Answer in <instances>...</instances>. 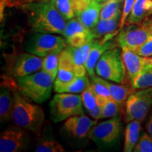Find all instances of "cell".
<instances>
[{
  "label": "cell",
  "mask_w": 152,
  "mask_h": 152,
  "mask_svg": "<svg viewBox=\"0 0 152 152\" xmlns=\"http://www.w3.org/2000/svg\"><path fill=\"white\" fill-rule=\"evenodd\" d=\"M55 7L66 20H71L75 16L71 0H52Z\"/></svg>",
  "instance_id": "obj_28"
},
{
  "label": "cell",
  "mask_w": 152,
  "mask_h": 152,
  "mask_svg": "<svg viewBox=\"0 0 152 152\" xmlns=\"http://www.w3.org/2000/svg\"><path fill=\"white\" fill-rule=\"evenodd\" d=\"M124 0H108L103 3L99 19L106 20L111 18L121 11V7Z\"/></svg>",
  "instance_id": "obj_27"
},
{
  "label": "cell",
  "mask_w": 152,
  "mask_h": 152,
  "mask_svg": "<svg viewBox=\"0 0 152 152\" xmlns=\"http://www.w3.org/2000/svg\"><path fill=\"white\" fill-rule=\"evenodd\" d=\"M115 46H116V45L112 41V39L104 43L102 42L99 39H94L93 40L88 58H87L86 65H85V68H86L87 72L89 74V75L91 77L94 75V71L96 63L100 58V57L102 56V54L107 50L115 48Z\"/></svg>",
  "instance_id": "obj_17"
},
{
  "label": "cell",
  "mask_w": 152,
  "mask_h": 152,
  "mask_svg": "<svg viewBox=\"0 0 152 152\" xmlns=\"http://www.w3.org/2000/svg\"><path fill=\"white\" fill-rule=\"evenodd\" d=\"M133 151L152 152V137L147 132H144L142 134Z\"/></svg>",
  "instance_id": "obj_31"
},
{
  "label": "cell",
  "mask_w": 152,
  "mask_h": 152,
  "mask_svg": "<svg viewBox=\"0 0 152 152\" xmlns=\"http://www.w3.org/2000/svg\"><path fill=\"white\" fill-rule=\"evenodd\" d=\"M102 108L100 106L97 105L94 109L92 110H90V111H87L88 113L90 114L91 116L94 118V119L98 120L101 118V115H102Z\"/></svg>",
  "instance_id": "obj_36"
},
{
  "label": "cell",
  "mask_w": 152,
  "mask_h": 152,
  "mask_svg": "<svg viewBox=\"0 0 152 152\" xmlns=\"http://www.w3.org/2000/svg\"><path fill=\"white\" fill-rule=\"evenodd\" d=\"M82 100H83V105L87 109V111L92 110L97 106L96 101V94H94V92L91 88L90 83L82 94Z\"/></svg>",
  "instance_id": "obj_30"
},
{
  "label": "cell",
  "mask_w": 152,
  "mask_h": 152,
  "mask_svg": "<svg viewBox=\"0 0 152 152\" xmlns=\"http://www.w3.org/2000/svg\"><path fill=\"white\" fill-rule=\"evenodd\" d=\"M152 15V0H135L127 25L140 23Z\"/></svg>",
  "instance_id": "obj_20"
},
{
  "label": "cell",
  "mask_w": 152,
  "mask_h": 152,
  "mask_svg": "<svg viewBox=\"0 0 152 152\" xmlns=\"http://www.w3.org/2000/svg\"><path fill=\"white\" fill-rule=\"evenodd\" d=\"M54 79L45 71L17 77L18 90L37 104L45 102L52 94Z\"/></svg>",
  "instance_id": "obj_3"
},
{
  "label": "cell",
  "mask_w": 152,
  "mask_h": 152,
  "mask_svg": "<svg viewBox=\"0 0 152 152\" xmlns=\"http://www.w3.org/2000/svg\"><path fill=\"white\" fill-rule=\"evenodd\" d=\"M141 130V122L132 121L129 122L125 130V140L123 151L131 152L134 150L139 139Z\"/></svg>",
  "instance_id": "obj_22"
},
{
  "label": "cell",
  "mask_w": 152,
  "mask_h": 152,
  "mask_svg": "<svg viewBox=\"0 0 152 152\" xmlns=\"http://www.w3.org/2000/svg\"><path fill=\"white\" fill-rule=\"evenodd\" d=\"M96 1H99V2H100V3H104V2H105V1H108V0H96Z\"/></svg>",
  "instance_id": "obj_40"
},
{
  "label": "cell",
  "mask_w": 152,
  "mask_h": 152,
  "mask_svg": "<svg viewBox=\"0 0 152 152\" xmlns=\"http://www.w3.org/2000/svg\"><path fill=\"white\" fill-rule=\"evenodd\" d=\"M102 81L104 85L109 89L111 99L114 102L118 104L121 108L123 107L124 104L126 102V100L129 95L130 94L131 90L130 87L126 85H118L112 84L109 83L102 77Z\"/></svg>",
  "instance_id": "obj_24"
},
{
  "label": "cell",
  "mask_w": 152,
  "mask_h": 152,
  "mask_svg": "<svg viewBox=\"0 0 152 152\" xmlns=\"http://www.w3.org/2000/svg\"><path fill=\"white\" fill-rule=\"evenodd\" d=\"M29 141L28 130L17 125L10 126L3 131L0 136V151H21L28 147Z\"/></svg>",
  "instance_id": "obj_10"
},
{
  "label": "cell",
  "mask_w": 152,
  "mask_h": 152,
  "mask_svg": "<svg viewBox=\"0 0 152 152\" xmlns=\"http://www.w3.org/2000/svg\"><path fill=\"white\" fill-rule=\"evenodd\" d=\"M121 109V108L120 107L116 102H114L112 99H110L108 100L105 105L102 107L101 118H113L117 116Z\"/></svg>",
  "instance_id": "obj_32"
},
{
  "label": "cell",
  "mask_w": 152,
  "mask_h": 152,
  "mask_svg": "<svg viewBox=\"0 0 152 152\" xmlns=\"http://www.w3.org/2000/svg\"><path fill=\"white\" fill-rule=\"evenodd\" d=\"M91 0H71L72 5L75 16H78L83 11L88 7Z\"/></svg>",
  "instance_id": "obj_35"
},
{
  "label": "cell",
  "mask_w": 152,
  "mask_h": 152,
  "mask_svg": "<svg viewBox=\"0 0 152 152\" xmlns=\"http://www.w3.org/2000/svg\"><path fill=\"white\" fill-rule=\"evenodd\" d=\"M152 34V18H147L140 23L127 25L119 32L117 43L121 48L135 51Z\"/></svg>",
  "instance_id": "obj_6"
},
{
  "label": "cell",
  "mask_w": 152,
  "mask_h": 152,
  "mask_svg": "<svg viewBox=\"0 0 152 152\" xmlns=\"http://www.w3.org/2000/svg\"><path fill=\"white\" fill-rule=\"evenodd\" d=\"M77 76L74 73L73 57L69 50L66 47L59 54L58 74L54 85L55 92H61L64 87L69 84Z\"/></svg>",
  "instance_id": "obj_13"
},
{
  "label": "cell",
  "mask_w": 152,
  "mask_h": 152,
  "mask_svg": "<svg viewBox=\"0 0 152 152\" xmlns=\"http://www.w3.org/2000/svg\"><path fill=\"white\" fill-rule=\"evenodd\" d=\"M121 132V119L117 115L95 125L90 138L98 147H110L118 140Z\"/></svg>",
  "instance_id": "obj_9"
},
{
  "label": "cell",
  "mask_w": 152,
  "mask_h": 152,
  "mask_svg": "<svg viewBox=\"0 0 152 152\" xmlns=\"http://www.w3.org/2000/svg\"><path fill=\"white\" fill-rule=\"evenodd\" d=\"M49 1V0H16L18 3H21L23 4L26 3H30V2H35V1Z\"/></svg>",
  "instance_id": "obj_39"
},
{
  "label": "cell",
  "mask_w": 152,
  "mask_h": 152,
  "mask_svg": "<svg viewBox=\"0 0 152 152\" xmlns=\"http://www.w3.org/2000/svg\"><path fill=\"white\" fill-rule=\"evenodd\" d=\"M13 121L15 125L39 135L45 121V112L39 105L30 102L18 90L14 92Z\"/></svg>",
  "instance_id": "obj_2"
},
{
  "label": "cell",
  "mask_w": 152,
  "mask_h": 152,
  "mask_svg": "<svg viewBox=\"0 0 152 152\" xmlns=\"http://www.w3.org/2000/svg\"><path fill=\"white\" fill-rule=\"evenodd\" d=\"M151 106L152 87L131 93L125 102V121L142 122L147 117Z\"/></svg>",
  "instance_id": "obj_8"
},
{
  "label": "cell",
  "mask_w": 152,
  "mask_h": 152,
  "mask_svg": "<svg viewBox=\"0 0 152 152\" xmlns=\"http://www.w3.org/2000/svg\"><path fill=\"white\" fill-rule=\"evenodd\" d=\"M146 130L147 132L152 137V111L150 113L149 118L147 121V124H146Z\"/></svg>",
  "instance_id": "obj_38"
},
{
  "label": "cell",
  "mask_w": 152,
  "mask_h": 152,
  "mask_svg": "<svg viewBox=\"0 0 152 152\" xmlns=\"http://www.w3.org/2000/svg\"><path fill=\"white\" fill-rule=\"evenodd\" d=\"M59 54H60L54 53V54L47 55L43 58L42 69L43 71L49 74L54 79L56 78L57 74H58Z\"/></svg>",
  "instance_id": "obj_25"
},
{
  "label": "cell",
  "mask_w": 152,
  "mask_h": 152,
  "mask_svg": "<svg viewBox=\"0 0 152 152\" xmlns=\"http://www.w3.org/2000/svg\"><path fill=\"white\" fill-rule=\"evenodd\" d=\"M82 103V95L72 93L56 94L49 104L51 119L58 123L73 115H83Z\"/></svg>",
  "instance_id": "obj_5"
},
{
  "label": "cell",
  "mask_w": 152,
  "mask_h": 152,
  "mask_svg": "<svg viewBox=\"0 0 152 152\" xmlns=\"http://www.w3.org/2000/svg\"><path fill=\"white\" fill-rule=\"evenodd\" d=\"M95 71L102 78L118 83H123L126 70L120 49L115 47L104 52L96 63Z\"/></svg>",
  "instance_id": "obj_4"
},
{
  "label": "cell",
  "mask_w": 152,
  "mask_h": 152,
  "mask_svg": "<svg viewBox=\"0 0 152 152\" xmlns=\"http://www.w3.org/2000/svg\"><path fill=\"white\" fill-rule=\"evenodd\" d=\"M14 97L11 96L9 87L1 85L0 91V121L5 123L13 119Z\"/></svg>",
  "instance_id": "obj_21"
},
{
  "label": "cell",
  "mask_w": 152,
  "mask_h": 152,
  "mask_svg": "<svg viewBox=\"0 0 152 152\" xmlns=\"http://www.w3.org/2000/svg\"><path fill=\"white\" fill-rule=\"evenodd\" d=\"M90 82L86 75L80 77H76L73 81L71 82L66 87H64L61 93H81L90 85Z\"/></svg>",
  "instance_id": "obj_26"
},
{
  "label": "cell",
  "mask_w": 152,
  "mask_h": 152,
  "mask_svg": "<svg viewBox=\"0 0 152 152\" xmlns=\"http://www.w3.org/2000/svg\"><path fill=\"white\" fill-rule=\"evenodd\" d=\"M110 99V98L107 97V96H104V95H96V101L97 105L100 106L101 107H103V106L106 104V102H108V100Z\"/></svg>",
  "instance_id": "obj_37"
},
{
  "label": "cell",
  "mask_w": 152,
  "mask_h": 152,
  "mask_svg": "<svg viewBox=\"0 0 152 152\" xmlns=\"http://www.w3.org/2000/svg\"><path fill=\"white\" fill-rule=\"evenodd\" d=\"M151 58H152V57H151Z\"/></svg>",
  "instance_id": "obj_41"
},
{
  "label": "cell",
  "mask_w": 152,
  "mask_h": 152,
  "mask_svg": "<svg viewBox=\"0 0 152 152\" xmlns=\"http://www.w3.org/2000/svg\"><path fill=\"white\" fill-rule=\"evenodd\" d=\"M134 1H135V0H124L123 1V11L122 14H121V21H120V26L118 28L119 32L123 29L125 24L126 23L127 20H128L131 11H132Z\"/></svg>",
  "instance_id": "obj_33"
},
{
  "label": "cell",
  "mask_w": 152,
  "mask_h": 152,
  "mask_svg": "<svg viewBox=\"0 0 152 152\" xmlns=\"http://www.w3.org/2000/svg\"><path fill=\"white\" fill-rule=\"evenodd\" d=\"M121 17V11H119L109 19H99L96 26L91 30L94 39H99L103 43L111 40L119 33Z\"/></svg>",
  "instance_id": "obj_14"
},
{
  "label": "cell",
  "mask_w": 152,
  "mask_h": 152,
  "mask_svg": "<svg viewBox=\"0 0 152 152\" xmlns=\"http://www.w3.org/2000/svg\"><path fill=\"white\" fill-rule=\"evenodd\" d=\"M103 3H100L96 0H91L88 7L77 16L80 21L87 29L92 30L96 26L100 18Z\"/></svg>",
  "instance_id": "obj_19"
},
{
  "label": "cell",
  "mask_w": 152,
  "mask_h": 152,
  "mask_svg": "<svg viewBox=\"0 0 152 152\" xmlns=\"http://www.w3.org/2000/svg\"><path fill=\"white\" fill-rule=\"evenodd\" d=\"M64 38L51 33H36L28 39L26 49L28 53L45 57L57 53L60 54L66 47Z\"/></svg>",
  "instance_id": "obj_7"
},
{
  "label": "cell",
  "mask_w": 152,
  "mask_h": 152,
  "mask_svg": "<svg viewBox=\"0 0 152 152\" xmlns=\"http://www.w3.org/2000/svg\"><path fill=\"white\" fill-rule=\"evenodd\" d=\"M96 124V121H92L84 115H73L66 119L63 125V130L69 137L76 140H83L87 137H90Z\"/></svg>",
  "instance_id": "obj_11"
},
{
  "label": "cell",
  "mask_w": 152,
  "mask_h": 152,
  "mask_svg": "<svg viewBox=\"0 0 152 152\" xmlns=\"http://www.w3.org/2000/svg\"><path fill=\"white\" fill-rule=\"evenodd\" d=\"M37 152H64V149L59 143L52 140H45L39 142L36 147Z\"/></svg>",
  "instance_id": "obj_29"
},
{
  "label": "cell",
  "mask_w": 152,
  "mask_h": 152,
  "mask_svg": "<svg viewBox=\"0 0 152 152\" xmlns=\"http://www.w3.org/2000/svg\"><path fill=\"white\" fill-rule=\"evenodd\" d=\"M63 35L68 45L73 47H82L94 39L91 30L87 29L77 18L68 20Z\"/></svg>",
  "instance_id": "obj_12"
},
{
  "label": "cell",
  "mask_w": 152,
  "mask_h": 152,
  "mask_svg": "<svg viewBox=\"0 0 152 152\" xmlns=\"http://www.w3.org/2000/svg\"><path fill=\"white\" fill-rule=\"evenodd\" d=\"M23 7L27 14L28 23L36 33L64 34L66 19L52 0L26 3Z\"/></svg>",
  "instance_id": "obj_1"
},
{
  "label": "cell",
  "mask_w": 152,
  "mask_h": 152,
  "mask_svg": "<svg viewBox=\"0 0 152 152\" xmlns=\"http://www.w3.org/2000/svg\"><path fill=\"white\" fill-rule=\"evenodd\" d=\"M92 42L85 44L83 46L80 47H73L71 46H66L73 57L74 64V73L77 77L84 76L86 75V68L85 65L88 58L90 51L92 47Z\"/></svg>",
  "instance_id": "obj_18"
},
{
  "label": "cell",
  "mask_w": 152,
  "mask_h": 152,
  "mask_svg": "<svg viewBox=\"0 0 152 152\" xmlns=\"http://www.w3.org/2000/svg\"><path fill=\"white\" fill-rule=\"evenodd\" d=\"M132 90H142V89L152 87V58L147 57V61L143 68L135 79L132 83Z\"/></svg>",
  "instance_id": "obj_23"
},
{
  "label": "cell",
  "mask_w": 152,
  "mask_h": 152,
  "mask_svg": "<svg viewBox=\"0 0 152 152\" xmlns=\"http://www.w3.org/2000/svg\"><path fill=\"white\" fill-rule=\"evenodd\" d=\"M42 57L31 54H22L16 58L14 66V74L17 77H23L40 70L42 68Z\"/></svg>",
  "instance_id": "obj_15"
},
{
  "label": "cell",
  "mask_w": 152,
  "mask_h": 152,
  "mask_svg": "<svg viewBox=\"0 0 152 152\" xmlns=\"http://www.w3.org/2000/svg\"><path fill=\"white\" fill-rule=\"evenodd\" d=\"M134 52L142 56L149 57L152 56V34L148 37L145 42L139 47Z\"/></svg>",
  "instance_id": "obj_34"
},
{
  "label": "cell",
  "mask_w": 152,
  "mask_h": 152,
  "mask_svg": "<svg viewBox=\"0 0 152 152\" xmlns=\"http://www.w3.org/2000/svg\"><path fill=\"white\" fill-rule=\"evenodd\" d=\"M121 49H122V58L125 70L129 80L132 83L141 72L147 61V57L140 56L134 51L125 47Z\"/></svg>",
  "instance_id": "obj_16"
}]
</instances>
